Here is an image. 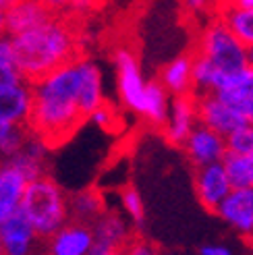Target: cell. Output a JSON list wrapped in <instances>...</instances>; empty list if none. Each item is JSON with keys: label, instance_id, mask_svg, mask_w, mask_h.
Instances as JSON below:
<instances>
[{"label": "cell", "instance_id": "obj_15", "mask_svg": "<svg viewBox=\"0 0 253 255\" xmlns=\"http://www.w3.org/2000/svg\"><path fill=\"white\" fill-rule=\"evenodd\" d=\"M77 65H79V110L87 121L90 114L106 102L104 77H102V69L90 58L79 56Z\"/></svg>", "mask_w": 253, "mask_h": 255}, {"label": "cell", "instance_id": "obj_21", "mask_svg": "<svg viewBox=\"0 0 253 255\" xmlns=\"http://www.w3.org/2000/svg\"><path fill=\"white\" fill-rule=\"evenodd\" d=\"M106 210L104 193L96 187H87L69 195V218L75 222L92 224Z\"/></svg>", "mask_w": 253, "mask_h": 255}, {"label": "cell", "instance_id": "obj_20", "mask_svg": "<svg viewBox=\"0 0 253 255\" xmlns=\"http://www.w3.org/2000/svg\"><path fill=\"white\" fill-rule=\"evenodd\" d=\"M160 85L166 89L170 98L193 94L191 83V54L174 56L170 62L162 67L160 71Z\"/></svg>", "mask_w": 253, "mask_h": 255}, {"label": "cell", "instance_id": "obj_2", "mask_svg": "<svg viewBox=\"0 0 253 255\" xmlns=\"http://www.w3.org/2000/svg\"><path fill=\"white\" fill-rule=\"evenodd\" d=\"M12 56L23 81L33 83L35 79L52 73L54 69L79 58V35L65 12L56 10L42 25L10 35Z\"/></svg>", "mask_w": 253, "mask_h": 255}, {"label": "cell", "instance_id": "obj_7", "mask_svg": "<svg viewBox=\"0 0 253 255\" xmlns=\"http://www.w3.org/2000/svg\"><path fill=\"white\" fill-rule=\"evenodd\" d=\"M42 241L19 210L0 222L2 255H42Z\"/></svg>", "mask_w": 253, "mask_h": 255}, {"label": "cell", "instance_id": "obj_14", "mask_svg": "<svg viewBox=\"0 0 253 255\" xmlns=\"http://www.w3.org/2000/svg\"><path fill=\"white\" fill-rule=\"evenodd\" d=\"M31 110V85L27 81L0 85V123L27 127Z\"/></svg>", "mask_w": 253, "mask_h": 255}, {"label": "cell", "instance_id": "obj_13", "mask_svg": "<svg viewBox=\"0 0 253 255\" xmlns=\"http://www.w3.org/2000/svg\"><path fill=\"white\" fill-rule=\"evenodd\" d=\"M92 233H94V247L100 249L123 251L133 239V228L129 220L121 212L108 208L92 222Z\"/></svg>", "mask_w": 253, "mask_h": 255}, {"label": "cell", "instance_id": "obj_39", "mask_svg": "<svg viewBox=\"0 0 253 255\" xmlns=\"http://www.w3.org/2000/svg\"><path fill=\"white\" fill-rule=\"evenodd\" d=\"M0 37H6V25H4V12H0Z\"/></svg>", "mask_w": 253, "mask_h": 255}, {"label": "cell", "instance_id": "obj_25", "mask_svg": "<svg viewBox=\"0 0 253 255\" xmlns=\"http://www.w3.org/2000/svg\"><path fill=\"white\" fill-rule=\"evenodd\" d=\"M119 199H121V208L125 212V218L129 220V224L135 226V228H143V224H145V203H143L141 193H139L133 185H126V187L121 189Z\"/></svg>", "mask_w": 253, "mask_h": 255}, {"label": "cell", "instance_id": "obj_22", "mask_svg": "<svg viewBox=\"0 0 253 255\" xmlns=\"http://www.w3.org/2000/svg\"><path fill=\"white\" fill-rule=\"evenodd\" d=\"M168 108H170L168 92L160 85V81H147L145 102L141 110L143 121L151 127H156V129H162V125L166 123V117H168Z\"/></svg>", "mask_w": 253, "mask_h": 255}, {"label": "cell", "instance_id": "obj_38", "mask_svg": "<svg viewBox=\"0 0 253 255\" xmlns=\"http://www.w3.org/2000/svg\"><path fill=\"white\" fill-rule=\"evenodd\" d=\"M15 2H17V0H0V12H6Z\"/></svg>", "mask_w": 253, "mask_h": 255}, {"label": "cell", "instance_id": "obj_17", "mask_svg": "<svg viewBox=\"0 0 253 255\" xmlns=\"http://www.w3.org/2000/svg\"><path fill=\"white\" fill-rule=\"evenodd\" d=\"M212 94H216L224 102L233 106H241L247 100L253 98V67L247 65L233 73H222L218 71L216 81H214Z\"/></svg>", "mask_w": 253, "mask_h": 255}, {"label": "cell", "instance_id": "obj_24", "mask_svg": "<svg viewBox=\"0 0 253 255\" xmlns=\"http://www.w3.org/2000/svg\"><path fill=\"white\" fill-rule=\"evenodd\" d=\"M216 15L247 48L253 46V8L251 10H218Z\"/></svg>", "mask_w": 253, "mask_h": 255}, {"label": "cell", "instance_id": "obj_41", "mask_svg": "<svg viewBox=\"0 0 253 255\" xmlns=\"http://www.w3.org/2000/svg\"><path fill=\"white\" fill-rule=\"evenodd\" d=\"M0 255H2V247H0Z\"/></svg>", "mask_w": 253, "mask_h": 255}, {"label": "cell", "instance_id": "obj_27", "mask_svg": "<svg viewBox=\"0 0 253 255\" xmlns=\"http://www.w3.org/2000/svg\"><path fill=\"white\" fill-rule=\"evenodd\" d=\"M27 135H29L27 127L0 123V162L8 160L12 154H15V151L23 145L25 139H27Z\"/></svg>", "mask_w": 253, "mask_h": 255}, {"label": "cell", "instance_id": "obj_23", "mask_svg": "<svg viewBox=\"0 0 253 255\" xmlns=\"http://www.w3.org/2000/svg\"><path fill=\"white\" fill-rule=\"evenodd\" d=\"M222 164L233 189H253V151L251 154H226Z\"/></svg>", "mask_w": 253, "mask_h": 255}, {"label": "cell", "instance_id": "obj_30", "mask_svg": "<svg viewBox=\"0 0 253 255\" xmlns=\"http://www.w3.org/2000/svg\"><path fill=\"white\" fill-rule=\"evenodd\" d=\"M87 121L96 123L98 127H102V129H112V125H115V121H117V114H115V110L110 108L108 102H104L102 106L96 108L90 114V119H87Z\"/></svg>", "mask_w": 253, "mask_h": 255}, {"label": "cell", "instance_id": "obj_33", "mask_svg": "<svg viewBox=\"0 0 253 255\" xmlns=\"http://www.w3.org/2000/svg\"><path fill=\"white\" fill-rule=\"evenodd\" d=\"M199 255H233V249L224 243H206L199 249Z\"/></svg>", "mask_w": 253, "mask_h": 255}, {"label": "cell", "instance_id": "obj_42", "mask_svg": "<svg viewBox=\"0 0 253 255\" xmlns=\"http://www.w3.org/2000/svg\"><path fill=\"white\" fill-rule=\"evenodd\" d=\"M197 255H199V253H197Z\"/></svg>", "mask_w": 253, "mask_h": 255}, {"label": "cell", "instance_id": "obj_4", "mask_svg": "<svg viewBox=\"0 0 253 255\" xmlns=\"http://www.w3.org/2000/svg\"><path fill=\"white\" fill-rule=\"evenodd\" d=\"M247 50L249 48L216 15L201 27L195 40L193 54L204 56L208 62H212L214 69H218L222 73H233L249 65Z\"/></svg>", "mask_w": 253, "mask_h": 255}, {"label": "cell", "instance_id": "obj_3", "mask_svg": "<svg viewBox=\"0 0 253 255\" xmlns=\"http://www.w3.org/2000/svg\"><path fill=\"white\" fill-rule=\"evenodd\" d=\"M19 212L27 218L33 231L42 239L69 222V195L52 176L42 174L31 178L23 191Z\"/></svg>", "mask_w": 253, "mask_h": 255}, {"label": "cell", "instance_id": "obj_40", "mask_svg": "<svg viewBox=\"0 0 253 255\" xmlns=\"http://www.w3.org/2000/svg\"><path fill=\"white\" fill-rule=\"evenodd\" d=\"M247 58H249V65L253 67V46H251V48L247 50Z\"/></svg>", "mask_w": 253, "mask_h": 255}, {"label": "cell", "instance_id": "obj_16", "mask_svg": "<svg viewBox=\"0 0 253 255\" xmlns=\"http://www.w3.org/2000/svg\"><path fill=\"white\" fill-rule=\"evenodd\" d=\"M54 12H56L54 8H50L48 4H42V2H35V0H17L4 12L6 37L37 27V25L48 21Z\"/></svg>", "mask_w": 253, "mask_h": 255}, {"label": "cell", "instance_id": "obj_19", "mask_svg": "<svg viewBox=\"0 0 253 255\" xmlns=\"http://www.w3.org/2000/svg\"><path fill=\"white\" fill-rule=\"evenodd\" d=\"M27 183V176L12 166L10 162H0V222L19 210Z\"/></svg>", "mask_w": 253, "mask_h": 255}, {"label": "cell", "instance_id": "obj_1", "mask_svg": "<svg viewBox=\"0 0 253 255\" xmlns=\"http://www.w3.org/2000/svg\"><path fill=\"white\" fill-rule=\"evenodd\" d=\"M31 85V110L27 131L52 149L79 129L85 117L79 110V65L77 58Z\"/></svg>", "mask_w": 253, "mask_h": 255}, {"label": "cell", "instance_id": "obj_5", "mask_svg": "<svg viewBox=\"0 0 253 255\" xmlns=\"http://www.w3.org/2000/svg\"><path fill=\"white\" fill-rule=\"evenodd\" d=\"M115 60V71H117V89H119V98L121 104L131 110L137 117H141L143 110V102H145V85L147 79L141 73V65L139 58L131 48L121 46L115 50L112 54Z\"/></svg>", "mask_w": 253, "mask_h": 255}, {"label": "cell", "instance_id": "obj_6", "mask_svg": "<svg viewBox=\"0 0 253 255\" xmlns=\"http://www.w3.org/2000/svg\"><path fill=\"white\" fill-rule=\"evenodd\" d=\"M92 224L69 220L42 241V255H92Z\"/></svg>", "mask_w": 253, "mask_h": 255}, {"label": "cell", "instance_id": "obj_34", "mask_svg": "<svg viewBox=\"0 0 253 255\" xmlns=\"http://www.w3.org/2000/svg\"><path fill=\"white\" fill-rule=\"evenodd\" d=\"M183 6L189 12H195V15H199V12H206L208 10L210 0H183Z\"/></svg>", "mask_w": 253, "mask_h": 255}, {"label": "cell", "instance_id": "obj_35", "mask_svg": "<svg viewBox=\"0 0 253 255\" xmlns=\"http://www.w3.org/2000/svg\"><path fill=\"white\" fill-rule=\"evenodd\" d=\"M239 110H241V114L245 117V121H247V123H253V98H251V100H247L245 104L239 106Z\"/></svg>", "mask_w": 253, "mask_h": 255}, {"label": "cell", "instance_id": "obj_37", "mask_svg": "<svg viewBox=\"0 0 253 255\" xmlns=\"http://www.w3.org/2000/svg\"><path fill=\"white\" fill-rule=\"evenodd\" d=\"M92 255H123V251H119V249H100V247H94Z\"/></svg>", "mask_w": 253, "mask_h": 255}, {"label": "cell", "instance_id": "obj_18", "mask_svg": "<svg viewBox=\"0 0 253 255\" xmlns=\"http://www.w3.org/2000/svg\"><path fill=\"white\" fill-rule=\"evenodd\" d=\"M48 151L50 147L42 141V139H37L35 135H27V139L23 141V145L12 154L6 162H10L15 168H19L25 176H27V181L31 178H37L42 174H48L46 172V164H48Z\"/></svg>", "mask_w": 253, "mask_h": 255}, {"label": "cell", "instance_id": "obj_8", "mask_svg": "<svg viewBox=\"0 0 253 255\" xmlns=\"http://www.w3.org/2000/svg\"><path fill=\"white\" fill-rule=\"evenodd\" d=\"M197 96V119L199 125H206L222 137L231 135L239 127H243L247 121L237 106L224 102L216 94H195Z\"/></svg>", "mask_w": 253, "mask_h": 255}, {"label": "cell", "instance_id": "obj_28", "mask_svg": "<svg viewBox=\"0 0 253 255\" xmlns=\"http://www.w3.org/2000/svg\"><path fill=\"white\" fill-rule=\"evenodd\" d=\"M23 81L15 65V56H12V46L8 37H0V85L17 83Z\"/></svg>", "mask_w": 253, "mask_h": 255}, {"label": "cell", "instance_id": "obj_12", "mask_svg": "<svg viewBox=\"0 0 253 255\" xmlns=\"http://www.w3.org/2000/svg\"><path fill=\"white\" fill-rule=\"evenodd\" d=\"M216 214L235 233L253 239V189H233L216 208Z\"/></svg>", "mask_w": 253, "mask_h": 255}, {"label": "cell", "instance_id": "obj_11", "mask_svg": "<svg viewBox=\"0 0 253 255\" xmlns=\"http://www.w3.org/2000/svg\"><path fill=\"white\" fill-rule=\"evenodd\" d=\"M199 123L197 119V96L195 94H185L176 96L170 102L166 123L162 125V135L168 143L172 145H183V141L189 137Z\"/></svg>", "mask_w": 253, "mask_h": 255}, {"label": "cell", "instance_id": "obj_29", "mask_svg": "<svg viewBox=\"0 0 253 255\" xmlns=\"http://www.w3.org/2000/svg\"><path fill=\"white\" fill-rule=\"evenodd\" d=\"M226 154H251L253 151V123H245L224 137Z\"/></svg>", "mask_w": 253, "mask_h": 255}, {"label": "cell", "instance_id": "obj_9", "mask_svg": "<svg viewBox=\"0 0 253 255\" xmlns=\"http://www.w3.org/2000/svg\"><path fill=\"white\" fill-rule=\"evenodd\" d=\"M193 187L197 201L208 212H216V208L224 201V197L233 191V185L229 181V174L222 162L206 164V166L195 168L193 174Z\"/></svg>", "mask_w": 253, "mask_h": 255}, {"label": "cell", "instance_id": "obj_26", "mask_svg": "<svg viewBox=\"0 0 253 255\" xmlns=\"http://www.w3.org/2000/svg\"><path fill=\"white\" fill-rule=\"evenodd\" d=\"M218 69H214L212 62H208L204 56L191 52V83L193 94H208L212 92L214 81H216Z\"/></svg>", "mask_w": 253, "mask_h": 255}, {"label": "cell", "instance_id": "obj_10", "mask_svg": "<svg viewBox=\"0 0 253 255\" xmlns=\"http://www.w3.org/2000/svg\"><path fill=\"white\" fill-rule=\"evenodd\" d=\"M183 151L187 160L193 164L195 168L206 166V164H214V162H222V158L226 156V141L220 133H216L214 129L206 125H195V129L189 133V137L183 141Z\"/></svg>", "mask_w": 253, "mask_h": 255}, {"label": "cell", "instance_id": "obj_32", "mask_svg": "<svg viewBox=\"0 0 253 255\" xmlns=\"http://www.w3.org/2000/svg\"><path fill=\"white\" fill-rule=\"evenodd\" d=\"M253 8V0H220L218 10H251Z\"/></svg>", "mask_w": 253, "mask_h": 255}, {"label": "cell", "instance_id": "obj_36", "mask_svg": "<svg viewBox=\"0 0 253 255\" xmlns=\"http://www.w3.org/2000/svg\"><path fill=\"white\" fill-rule=\"evenodd\" d=\"M35 2L48 4L50 8H54V10H62V8H65V4L69 2V0H35Z\"/></svg>", "mask_w": 253, "mask_h": 255}, {"label": "cell", "instance_id": "obj_31", "mask_svg": "<svg viewBox=\"0 0 253 255\" xmlns=\"http://www.w3.org/2000/svg\"><path fill=\"white\" fill-rule=\"evenodd\" d=\"M123 255H162L160 249L145 239H131L129 245L123 249Z\"/></svg>", "mask_w": 253, "mask_h": 255}]
</instances>
